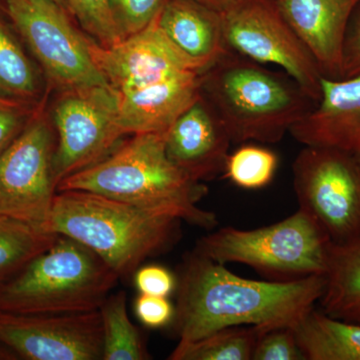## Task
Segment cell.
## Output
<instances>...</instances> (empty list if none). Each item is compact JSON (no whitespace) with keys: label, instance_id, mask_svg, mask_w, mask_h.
<instances>
[{"label":"cell","instance_id":"obj_35","mask_svg":"<svg viewBox=\"0 0 360 360\" xmlns=\"http://www.w3.org/2000/svg\"><path fill=\"white\" fill-rule=\"evenodd\" d=\"M0 356H1V354H0Z\"/></svg>","mask_w":360,"mask_h":360},{"label":"cell","instance_id":"obj_7","mask_svg":"<svg viewBox=\"0 0 360 360\" xmlns=\"http://www.w3.org/2000/svg\"><path fill=\"white\" fill-rule=\"evenodd\" d=\"M292 172L300 210L331 243L360 239V158L341 149L304 146Z\"/></svg>","mask_w":360,"mask_h":360},{"label":"cell","instance_id":"obj_27","mask_svg":"<svg viewBox=\"0 0 360 360\" xmlns=\"http://www.w3.org/2000/svg\"><path fill=\"white\" fill-rule=\"evenodd\" d=\"M167 0H108L123 39L141 32L160 15Z\"/></svg>","mask_w":360,"mask_h":360},{"label":"cell","instance_id":"obj_10","mask_svg":"<svg viewBox=\"0 0 360 360\" xmlns=\"http://www.w3.org/2000/svg\"><path fill=\"white\" fill-rule=\"evenodd\" d=\"M7 13L49 82L63 90L108 85L97 66L89 39L70 22L54 0H6Z\"/></svg>","mask_w":360,"mask_h":360},{"label":"cell","instance_id":"obj_33","mask_svg":"<svg viewBox=\"0 0 360 360\" xmlns=\"http://www.w3.org/2000/svg\"><path fill=\"white\" fill-rule=\"evenodd\" d=\"M195 1L206 7H210L213 11L222 13L225 9L229 8L236 0H195Z\"/></svg>","mask_w":360,"mask_h":360},{"label":"cell","instance_id":"obj_9","mask_svg":"<svg viewBox=\"0 0 360 360\" xmlns=\"http://www.w3.org/2000/svg\"><path fill=\"white\" fill-rule=\"evenodd\" d=\"M53 122L56 184L108 158L125 134L120 122V92L110 84L63 90Z\"/></svg>","mask_w":360,"mask_h":360},{"label":"cell","instance_id":"obj_31","mask_svg":"<svg viewBox=\"0 0 360 360\" xmlns=\"http://www.w3.org/2000/svg\"><path fill=\"white\" fill-rule=\"evenodd\" d=\"M27 111L21 101L0 97V155L27 124Z\"/></svg>","mask_w":360,"mask_h":360},{"label":"cell","instance_id":"obj_12","mask_svg":"<svg viewBox=\"0 0 360 360\" xmlns=\"http://www.w3.org/2000/svg\"><path fill=\"white\" fill-rule=\"evenodd\" d=\"M0 343L30 360H99L103 331L98 310L77 314L0 311Z\"/></svg>","mask_w":360,"mask_h":360},{"label":"cell","instance_id":"obj_30","mask_svg":"<svg viewBox=\"0 0 360 360\" xmlns=\"http://www.w3.org/2000/svg\"><path fill=\"white\" fill-rule=\"evenodd\" d=\"M134 284L141 295L168 297L175 288L174 274L160 265H146L134 272Z\"/></svg>","mask_w":360,"mask_h":360},{"label":"cell","instance_id":"obj_14","mask_svg":"<svg viewBox=\"0 0 360 360\" xmlns=\"http://www.w3.org/2000/svg\"><path fill=\"white\" fill-rule=\"evenodd\" d=\"M231 143L221 120L201 94L165 134L168 158L198 182L224 174Z\"/></svg>","mask_w":360,"mask_h":360},{"label":"cell","instance_id":"obj_15","mask_svg":"<svg viewBox=\"0 0 360 360\" xmlns=\"http://www.w3.org/2000/svg\"><path fill=\"white\" fill-rule=\"evenodd\" d=\"M360 0H276L321 70L322 77L342 78V47L348 23Z\"/></svg>","mask_w":360,"mask_h":360},{"label":"cell","instance_id":"obj_26","mask_svg":"<svg viewBox=\"0 0 360 360\" xmlns=\"http://www.w3.org/2000/svg\"><path fill=\"white\" fill-rule=\"evenodd\" d=\"M65 4L85 32L101 46L110 47L124 39L113 18L108 0H65Z\"/></svg>","mask_w":360,"mask_h":360},{"label":"cell","instance_id":"obj_18","mask_svg":"<svg viewBox=\"0 0 360 360\" xmlns=\"http://www.w3.org/2000/svg\"><path fill=\"white\" fill-rule=\"evenodd\" d=\"M158 25L202 72L227 51L221 13L195 0H167Z\"/></svg>","mask_w":360,"mask_h":360},{"label":"cell","instance_id":"obj_28","mask_svg":"<svg viewBox=\"0 0 360 360\" xmlns=\"http://www.w3.org/2000/svg\"><path fill=\"white\" fill-rule=\"evenodd\" d=\"M253 360H305L298 347L295 328L264 329L258 336Z\"/></svg>","mask_w":360,"mask_h":360},{"label":"cell","instance_id":"obj_2","mask_svg":"<svg viewBox=\"0 0 360 360\" xmlns=\"http://www.w3.org/2000/svg\"><path fill=\"white\" fill-rule=\"evenodd\" d=\"M56 191H84L168 215L203 229L217 214L198 206L207 194L168 158L165 134H134L108 158L61 180Z\"/></svg>","mask_w":360,"mask_h":360},{"label":"cell","instance_id":"obj_20","mask_svg":"<svg viewBox=\"0 0 360 360\" xmlns=\"http://www.w3.org/2000/svg\"><path fill=\"white\" fill-rule=\"evenodd\" d=\"M305 360H360V324L312 309L295 328Z\"/></svg>","mask_w":360,"mask_h":360},{"label":"cell","instance_id":"obj_29","mask_svg":"<svg viewBox=\"0 0 360 360\" xmlns=\"http://www.w3.org/2000/svg\"><path fill=\"white\" fill-rule=\"evenodd\" d=\"M137 319L150 328H160L167 326L174 317V309L167 297L141 295L134 304Z\"/></svg>","mask_w":360,"mask_h":360},{"label":"cell","instance_id":"obj_32","mask_svg":"<svg viewBox=\"0 0 360 360\" xmlns=\"http://www.w3.org/2000/svg\"><path fill=\"white\" fill-rule=\"evenodd\" d=\"M360 77V2L349 23L342 47V78Z\"/></svg>","mask_w":360,"mask_h":360},{"label":"cell","instance_id":"obj_22","mask_svg":"<svg viewBox=\"0 0 360 360\" xmlns=\"http://www.w3.org/2000/svg\"><path fill=\"white\" fill-rule=\"evenodd\" d=\"M257 326H232L219 329L200 340L182 342L169 355L170 360H250L258 336Z\"/></svg>","mask_w":360,"mask_h":360},{"label":"cell","instance_id":"obj_16","mask_svg":"<svg viewBox=\"0 0 360 360\" xmlns=\"http://www.w3.org/2000/svg\"><path fill=\"white\" fill-rule=\"evenodd\" d=\"M290 132L303 146L341 149L360 158V77H322L321 99Z\"/></svg>","mask_w":360,"mask_h":360},{"label":"cell","instance_id":"obj_19","mask_svg":"<svg viewBox=\"0 0 360 360\" xmlns=\"http://www.w3.org/2000/svg\"><path fill=\"white\" fill-rule=\"evenodd\" d=\"M321 311L340 321L360 324V239L330 243Z\"/></svg>","mask_w":360,"mask_h":360},{"label":"cell","instance_id":"obj_24","mask_svg":"<svg viewBox=\"0 0 360 360\" xmlns=\"http://www.w3.org/2000/svg\"><path fill=\"white\" fill-rule=\"evenodd\" d=\"M37 94V73L32 63L0 22V97L23 103Z\"/></svg>","mask_w":360,"mask_h":360},{"label":"cell","instance_id":"obj_3","mask_svg":"<svg viewBox=\"0 0 360 360\" xmlns=\"http://www.w3.org/2000/svg\"><path fill=\"white\" fill-rule=\"evenodd\" d=\"M200 94L232 143L283 141L317 103L288 73L229 51L201 73Z\"/></svg>","mask_w":360,"mask_h":360},{"label":"cell","instance_id":"obj_8","mask_svg":"<svg viewBox=\"0 0 360 360\" xmlns=\"http://www.w3.org/2000/svg\"><path fill=\"white\" fill-rule=\"evenodd\" d=\"M221 18L227 51L260 65L278 66L319 103L321 70L276 0H236Z\"/></svg>","mask_w":360,"mask_h":360},{"label":"cell","instance_id":"obj_11","mask_svg":"<svg viewBox=\"0 0 360 360\" xmlns=\"http://www.w3.org/2000/svg\"><path fill=\"white\" fill-rule=\"evenodd\" d=\"M56 146L49 123L35 116L0 155V215L49 233L47 225L58 193Z\"/></svg>","mask_w":360,"mask_h":360},{"label":"cell","instance_id":"obj_4","mask_svg":"<svg viewBox=\"0 0 360 360\" xmlns=\"http://www.w3.org/2000/svg\"><path fill=\"white\" fill-rule=\"evenodd\" d=\"M180 222L101 194L63 191L54 198L47 232L86 246L122 277L174 245Z\"/></svg>","mask_w":360,"mask_h":360},{"label":"cell","instance_id":"obj_1","mask_svg":"<svg viewBox=\"0 0 360 360\" xmlns=\"http://www.w3.org/2000/svg\"><path fill=\"white\" fill-rule=\"evenodd\" d=\"M324 285V276L243 278L194 251L180 278L175 330L179 341L188 342L232 326L295 328L319 302Z\"/></svg>","mask_w":360,"mask_h":360},{"label":"cell","instance_id":"obj_17","mask_svg":"<svg viewBox=\"0 0 360 360\" xmlns=\"http://www.w3.org/2000/svg\"><path fill=\"white\" fill-rule=\"evenodd\" d=\"M200 75L191 72L120 92V122L124 134H167L200 96Z\"/></svg>","mask_w":360,"mask_h":360},{"label":"cell","instance_id":"obj_21","mask_svg":"<svg viewBox=\"0 0 360 360\" xmlns=\"http://www.w3.org/2000/svg\"><path fill=\"white\" fill-rule=\"evenodd\" d=\"M99 312L103 331V360L150 359L139 329L127 314L125 291L108 295Z\"/></svg>","mask_w":360,"mask_h":360},{"label":"cell","instance_id":"obj_25","mask_svg":"<svg viewBox=\"0 0 360 360\" xmlns=\"http://www.w3.org/2000/svg\"><path fill=\"white\" fill-rule=\"evenodd\" d=\"M278 167V158L271 149L245 144L229 153L225 163V176L243 189H260L269 186Z\"/></svg>","mask_w":360,"mask_h":360},{"label":"cell","instance_id":"obj_23","mask_svg":"<svg viewBox=\"0 0 360 360\" xmlns=\"http://www.w3.org/2000/svg\"><path fill=\"white\" fill-rule=\"evenodd\" d=\"M58 236L0 215V281L22 269L30 260L51 248Z\"/></svg>","mask_w":360,"mask_h":360},{"label":"cell","instance_id":"obj_13","mask_svg":"<svg viewBox=\"0 0 360 360\" xmlns=\"http://www.w3.org/2000/svg\"><path fill=\"white\" fill-rule=\"evenodd\" d=\"M89 42L99 70L111 86L120 92L186 73H202L198 65L163 33L158 18L146 30L110 47L101 46L90 39Z\"/></svg>","mask_w":360,"mask_h":360},{"label":"cell","instance_id":"obj_34","mask_svg":"<svg viewBox=\"0 0 360 360\" xmlns=\"http://www.w3.org/2000/svg\"><path fill=\"white\" fill-rule=\"evenodd\" d=\"M54 1L58 2V4H60V6H65V0H54Z\"/></svg>","mask_w":360,"mask_h":360},{"label":"cell","instance_id":"obj_6","mask_svg":"<svg viewBox=\"0 0 360 360\" xmlns=\"http://www.w3.org/2000/svg\"><path fill=\"white\" fill-rule=\"evenodd\" d=\"M330 243L316 221L298 208L269 226L217 229L201 238L194 251L219 264H245L265 276L292 281L324 276Z\"/></svg>","mask_w":360,"mask_h":360},{"label":"cell","instance_id":"obj_5","mask_svg":"<svg viewBox=\"0 0 360 360\" xmlns=\"http://www.w3.org/2000/svg\"><path fill=\"white\" fill-rule=\"evenodd\" d=\"M120 276L86 246L68 236L30 260L0 286V311L61 314L94 311Z\"/></svg>","mask_w":360,"mask_h":360}]
</instances>
